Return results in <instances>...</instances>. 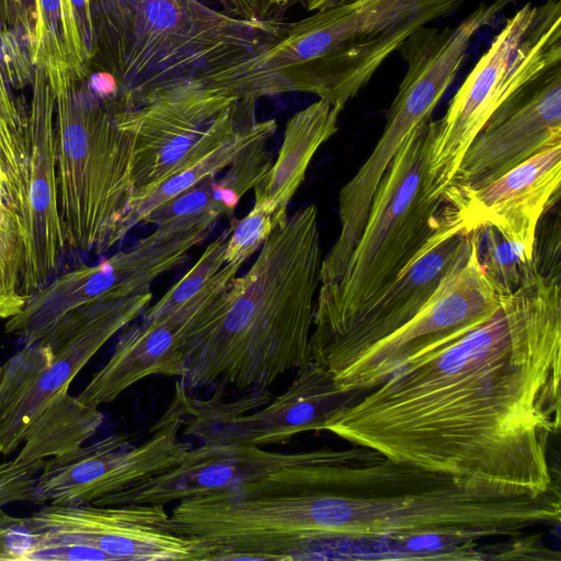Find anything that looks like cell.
<instances>
[{
    "label": "cell",
    "instance_id": "cell-1",
    "mask_svg": "<svg viewBox=\"0 0 561 561\" xmlns=\"http://www.w3.org/2000/svg\"><path fill=\"white\" fill-rule=\"evenodd\" d=\"M560 272L536 270L472 330L413 357L325 431L391 459L534 496L560 486Z\"/></svg>",
    "mask_w": 561,
    "mask_h": 561
},
{
    "label": "cell",
    "instance_id": "cell-2",
    "mask_svg": "<svg viewBox=\"0 0 561 561\" xmlns=\"http://www.w3.org/2000/svg\"><path fill=\"white\" fill-rule=\"evenodd\" d=\"M321 263L318 208L308 205L273 230L249 271L183 334L186 389L265 393L307 363Z\"/></svg>",
    "mask_w": 561,
    "mask_h": 561
},
{
    "label": "cell",
    "instance_id": "cell-3",
    "mask_svg": "<svg viewBox=\"0 0 561 561\" xmlns=\"http://www.w3.org/2000/svg\"><path fill=\"white\" fill-rule=\"evenodd\" d=\"M430 122L410 134L382 176L341 277L319 286L310 347L342 332L386 291L435 230L445 201L424 188Z\"/></svg>",
    "mask_w": 561,
    "mask_h": 561
},
{
    "label": "cell",
    "instance_id": "cell-4",
    "mask_svg": "<svg viewBox=\"0 0 561 561\" xmlns=\"http://www.w3.org/2000/svg\"><path fill=\"white\" fill-rule=\"evenodd\" d=\"M124 100L188 78L274 41V20L237 18L198 0H104Z\"/></svg>",
    "mask_w": 561,
    "mask_h": 561
},
{
    "label": "cell",
    "instance_id": "cell-5",
    "mask_svg": "<svg viewBox=\"0 0 561 561\" xmlns=\"http://www.w3.org/2000/svg\"><path fill=\"white\" fill-rule=\"evenodd\" d=\"M561 65V0L528 2L511 15L427 130L424 188L443 199L489 119L523 88Z\"/></svg>",
    "mask_w": 561,
    "mask_h": 561
},
{
    "label": "cell",
    "instance_id": "cell-6",
    "mask_svg": "<svg viewBox=\"0 0 561 561\" xmlns=\"http://www.w3.org/2000/svg\"><path fill=\"white\" fill-rule=\"evenodd\" d=\"M93 92L59 103L55 121L59 214L67 248L103 254L116 245L133 201V135Z\"/></svg>",
    "mask_w": 561,
    "mask_h": 561
},
{
    "label": "cell",
    "instance_id": "cell-7",
    "mask_svg": "<svg viewBox=\"0 0 561 561\" xmlns=\"http://www.w3.org/2000/svg\"><path fill=\"white\" fill-rule=\"evenodd\" d=\"M152 300L151 290L103 310L79 311L54 322L33 344L3 366L0 383V454L19 450L31 425L119 331L137 320Z\"/></svg>",
    "mask_w": 561,
    "mask_h": 561
},
{
    "label": "cell",
    "instance_id": "cell-8",
    "mask_svg": "<svg viewBox=\"0 0 561 561\" xmlns=\"http://www.w3.org/2000/svg\"><path fill=\"white\" fill-rule=\"evenodd\" d=\"M360 393L343 391L322 367L309 359L296 369L286 390L272 400L265 393H251L233 402H225L220 397L197 399L180 380L174 396L183 410V436L195 437L202 444L262 447L287 443L299 434L325 431Z\"/></svg>",
    "mask_w": 561,
    "mask_h": 561
},
{
    "label": "cell",
    "instance_id": "cell-9",
    "mask_svg": "<svg viewBox=\"0 0 561 561\" xmlns=\"http://www.w3.org/2000/svg\"><path fill=\"white\" fill-rule=\"evenodd\" d=\"M465 0H351L313 12L327 100L340 107L419 28L456 13Z\"/></svg>",
    "mask_w": 561,
    "mask_h": 561
},
{
    "label": "cell",
    "instance_id": "cell-10",
    "mask_svg": "<svg viewBox=\"0 0 561 561\" xmlns=\"http://www.w3.org/2000/svg\"><path fill=\"white\" fill-rule=\"evenodd\" d=\"M183 426V410L173 396L140 444L134 445L128 434L114 433L47 458L36 478L38 505H95L176 466L192 448L181 438Z\"/></svg>",
    "mask_w": 561,
    "mask_h": 561
},
{
    "label": "cell",
    "instance_id": "cell-11",
    "mask_svg": "<svg viewBox=\"0 0 561 561\" xmlns=\"http://www.w3.org/2000/svg\"><path fill=\"white\" fill-rule=\"evenodd\" d=\"M470 232L449 203L416 257L396 282L342 332L310 347V359L342 389L360 363L426 306Z\"/></svg>",
    "mask_w": 561,
    "mask_h": 561
},
{
    "label": "cell",
    "instance_id": "cell-12",
    "mask_svg": "<svg viewBox=\"0 0 561 561\" xmlns=\"http://www.w3.org/2000/svg\"><path fill=\"white\" fill-rule=\"evenodd\" d=\"M480 229L470 232L426 306L360 363L343 391L377 387L416 355L472 330L499 310L501 296L480 262Z\"/></svg>",
    "mask_w": 561,
    "mask_h": 561
},
{
    "label": "cell",
    "instance_id": "cell-13",
    "mask_svg": "<svg viewBox=\"0 0 561 561\" xmlns=\"http://www.w3.org/2000/svg\"><path fill=\"white\" fill-rule=\"evenodd\" d=\"M560 142L561 65H558L523 88L489 119L466 150L447 191L483 187Z\"/></svg>",
    "mask_w": 561,
    "mask_h": 561
},
{
    "label": "cell",
    "instance_id": "cell-14",
    "mask_svg": "<svg viewBox=\"0 0 561 561\" xmlns=\"http://www.w3.org/2000/svg\"><path fill=\"white\" fill-rule=\"evenodd\" d=\"M42 530L77 539L106 553L112 561H199V538L174 533L162 504H44L30 515Z\"/></svg>",
    "mask_w": 561,
    "mask_h": 561
},
{
    "label": "cell",
    "instance_id": "cell-15",
    "mask_svg": "<svg viewBox=\"0 0 561 561\" xmlns=\"http://www.w3.org/2000/svg\"><path fill=\"white\" fill-rule=\"evenodd\" d=\"M561 142L543 149L495 181L474 190L447 191L467 232L492 225L536 253V229L560 197Z\"/></svg>",
    "mask_w": 561,
    "mask_h": 561
},
{
    "label": "cell",
    "instance_id": "cell-16",
    "mask_svg": "<svg viewBox=\"0 0 561 561\" xmlns=\"http://www.w3.org/2000/svg\"><path fill=\"white\" fill-rule=\"evenodd\" d=\"M322 448L277 453L256 446L202 444L176 466L112 494L95 505L162 504L227 490L284 467L316 460Z\"/></svg>",
    "mask_w": 561,
    "mask_h": 561
},
{
    "label": "cell",
    "instance_id": "cell-17",
    "mask_svg": "<svg viewBox=\"0 0 561 561\" xmlns=\"http://www.w3.org/2000/svg\"><path fill=\"white\" fill-rule=\"evenodd\" d=\"M27 183L19 214L23 242L21 290L28 297L58 268L67 249L59 214L53 106L35 102L27 118Z\"/></svg>",
    "mask_w": 561,
    "mask_h": 561
},
{
    "label": "cell",
    "instance_id": "cell-18",
    "mask_svg": "<svg viewBox=\"0 0 561 561\" xmlns=\"http://www.w3.org/2000/svg\"><path fill=\"white\" fill-rule=\"evenodd\" d=\"M255 100L242 99L221 111L208 125L175 173L151 193L133 203L118 225L115 241L127 233L157 207L190 190L207 178L225 170L248 146L271 138L277 124L274 119L257 122Z\"/></svg>",
    "mask_w": 561,
    "mask_h": 561
},
{
    "label": "cell",
    "instance_id": "cell-19",
    "mask_svg": "<svg viewBox=\"0 0 561 561\" xmlns=\"http://www.w3.org/2000/svg\"><path fill=\"white\" fill-rule=\"evenodd\" d=\"M184 370L182 329L170 319L141 318L119 331L108 360L76 397L100 408L147 377L181 379Z\"/></svg>",
    "mask_w": 561,
    "mask_h": 561
},
{
    "label": "cell",
    "instance_id": "cell-20",
    "mask_svg": "<svg viewBox=\"0 0 561 561\" xmlns=\"http://www.w3.org/2000/svg\"><path fill=\"white\" fill-rule=\"evenodd\" d=\"M342 110L319 99L287 121L276 161L253 187V206L271 214L275 228L286 222L288 204L316 152L337 131Z\"/></svg>",
    "mask_w": 561,
    "mask_h": 561
},
{
    "label": "cell",
    "instance_id": "cell-21",
    "mask_svg": "<svg viewBox=\"0 0 561 561\" xmlns=\"http://www.w3.org/2000/svg\"><path fill=\"white\" fill-rule=\"evenodd\" d=\"M59 451V444L47 427L33 425L16 456L0 463V506L20 502L38 505L37 474L45 460Z\"/></svg>",
    "mask_w": 561,
    "mask_h": 561
},
{
    "label": "cell",
    "instance_id": "cell-22",
    "mask_svg": "<svg viewBox=\"0 0 561 561\" xmlns=\"http://www.w3.org/2000/svg\"><path fill=\"white\" fill-rule=\"evenodd\" d=\"M480 262L500 296L516 291L537 267V252L530 253L492 225L480 228Z\"/></svg>",
    "mask_w": 561,
    "mask_h": 561
},
{
    "label": "cell",
    "instance_id": "cell-23",
    "mask_svg": "<svg viewBox=\"0 0 561 561\" xmlns=\"http://www.w3.org/2000/svg\"><path fill=\"white\" fill-rule=\"evenodd\" d=\"M236 219L211 241L194 265L152 306H148L144 319L170 318L190 305L215 280L225 265V250Z\"/></svg>",
    "mask_w": 561,
    "mask_h": 561
},
{
    "label": "cell",
    "instance_id": "cell-24",
    "mask_svg": "<svg viewBox=\"0 0 561 561\" xmlns=\"http://www.w3.org/2000/svg\"><path fill=\"white\" fill-rule=\"evenodd\" d=\"M23 242L18 214L0 208V319L19 313L27 297L21 290Z\"/></svg>",
    "mask_w": 561,
    "mask_h": 561
},
{
    "label": "cell",
    "instance_id": "cell-25",
    "mask_svg": "<svg viewBox=\"0 0 561 561\" xmlns=\"http://www.w3.org/2000/svg\"><path fill=\"white\" fill-rule=\"evenodd\" d=\"M275 229L273 216L253 206L241 220H236L225 250V264L241 265L262 248Z\"/></svg>",
    "mask_w": 561,
    "mask_h": 561
},
{
    "label": "cell",
    "instance_id": "cell-26",
    "mask_svg": "<svg viewBox=\"0 0 561 561\" xmlns=\"http://www.w3.org/2000/svg\"><path fill=\"white\" fill-rule=\"evenodd\" d=\"M0 506V561H26L41 538L30 516H14Z\"/></svg>",
    "mask_w": 561,
    "mask_h": 561
},
{
    "label": "cell",
    "instance_id": "cell-27",
    "mask_svg": "<svg viewBox=\"0 0 561 561\" xmlns=\"http://www.w3.org/2000/svg\"><path fill=\"white\" fill-rule=\"evenodd\" d=\"M38 530L41 538L26 561H112L106 553L93 546L70 537Z\"/></svg>",
    "mask_w": 561,
    "mask_h": 561
},
{
    "label": "cell",
    "instance_id": "cell-28",
    "mask_svg": "<svg viewBox=\"0 0 561 561\" xmlns=\"http://www.w3.org/2000/svg\"><path fill=\"white\" fill-rule=\"evenodd\" d=\"M91 91L103 100H111L118 92V82L115 76L107 71L93 73L90 78Z\"/></svg>",
    "mask_w": 561,
    "mask_h": 561
},
{
    "label": "cell",
    "instance_id": "cell-29",
    "mask_svg": "<svg viewBox=\"0 0 561 561\" xmlns=\"http://www.w3.org/2000/svg\"><path fill=\"white\" fill-rule=\"evenodd\" d=\"M351 0H304L309 11H318Z\"/></svg>",
    "mask_w": 561,
    "mask_h": 561
},
{
    "label": "cell",
    "instance_id": "cell-30",
    "mask_svg": "<svg viewBox=\"0 0 561 561\" xmlns=\"http://www.w3.org/2000/svg\"><path fill=\"white\" fill-rule=\"evenodd\" d=\"M43 8L53 13L59 8L60 0H41Z\"/></svg>",
    "mask_w": 561,
    "mask_h": 561
},
{
    "label": "cell",
    "instance_id": "cell-31",
    "mask_svg": "<svg viewBox=\"0 0 561 561\" xmlns=\"http://www.w3.org/2000/svg\"><path fill=\"white\" fill-rule=\"evenodd\" d=\"M260 1L266 3L267 5H273V4L278 5V4H284L289 0H260Z\"/></svg>",
    "mask_w": 561,
    "mask_h": 561
},
{
    "label": "cell",
    "instance_id": "cell-32",
    "mask_svg": "<svg viewBox=\"0 0 561 561\" xmlns=\"http://www.w3.org/2000/svg\"><path fill=\"white\" fill-rule=\"evenodd\" d=\"M72 3L77 7V8H84L85 4H87V0H71Z\"/></svg>",
    "mask_w": 561,
    "mask_h": 561
},
{
    "label": "cell",
    "instance_id": "cell-33",
    "mask_svg": "<svg viewBox=\"0 0 561 561\" xmlns=\"http://www.w3.org/2000/svg\"><path fill=\"white\" fill-rule=\"evenodd\" d=\"M2 378H3V366L1 365L0 366V383L2 381Z\"/></svg>",
    "mask_w": 561,
    "mask_h": 561
}]
</instances>
